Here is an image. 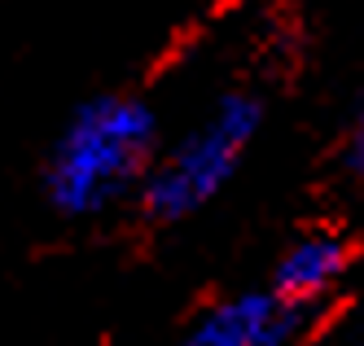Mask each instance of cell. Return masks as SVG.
Instances as JSON below:
<instances>
[{"label":"cell","mask_w":364,"mask_h":346,"mask_svg":"<svg viewBox=\"0 0 364 346\" xmlns=\"http://www.w3.org/2000/svg\"><path fill=\"white\" fill-rule=\"evenodd\" d=\"M343 163H347V171L364 184V97H360V105H355V119H351V131H347Z\"/></svg>","instance_id":"5b68a950"},{"label":"cell","mask_w":364,"mask_h":346,"mask_svg":"<svg viewBox=\"0 0 364 346\" xmlns=\"http://www.w3.org/2000/svg\"><path fill=\"white\" fill-rule=\"evenodd\" d=\"M264 105L250 92H224L167 153L149 163L141 180V210L154 224H180L206 210L237 175L242 158L250 153Z\"/></svg>","instance_id":"7a4b0ae2"},{"label":"cell","mask_w":364,"mask_h":346,"mask_svg":"<svg viewBox=\"0 0 364 346\" xmlns=\"http://www.w3.org/2000/svg\"><path fill=\"white\" fill-rule=\"evenodd\" d=\"M159 158V119L141 97L101 92L84 101L58 131L44 163V193L58 215L92 220L123 193L141 189Z\"/></svg>","instance_id":"6da1fadb"},{"label":"cell","mask_w":364,"mask_h":346,"mask_svg":"<svg viewBox=\"0 0 364 346\" xmlns=\"http://www.w3.org/2000/svg\"><path fill=\"white\" fill-rule=\"evenodd\" d=\"M303 325V307L272 289H246L211 303L189 325L180 346H285Z\"/></svg>","instance_id":"3957f363"},{"label":"cell","mask_w":364,"mask_h":346,"mask_svg":"<svg viewBox=\"0 0 364 346\" xmlns=\"http://www.w3.org/2000/svg\"><path fill=\"white\" fill-rule=\"evenodd\" d=\"M347 268H351V246L343 242V237L307 232L281 254L277 272H272V294H281L294 307H311L343 281Z\"/></svg>","instance_id":"277c9868"}]
</instances>
